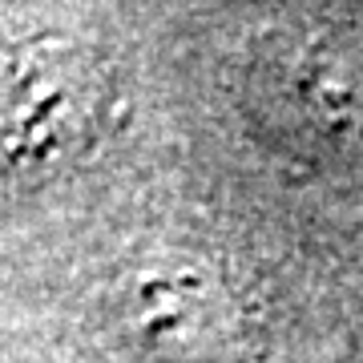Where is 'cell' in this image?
Listing matches in <instances>:
<instances>
[{
  "label": "cell",
  "mask_w": 363,
  "mask_h": 363,
  "mask_svg": "<svg viewBox=\"0 0 363 363\" xmlns=\"http://www.w3.org/2000/svg\"><path fill=\"white\" fill-rule=\"evenodd\" d=\"M77 81L81 69L65 52H45L40 61L25 52L9 85V138L40 154L65 150L85 121V97Z\"/></svg>",
  "instance_id": "obj_1"
}]
</instances>
